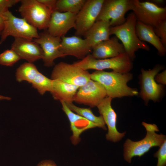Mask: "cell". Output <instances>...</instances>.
I'll return each mask as SVG.
<instances>
[{"label": "cell", "mask_w": 166, "mask_h": 166, "mask_svg": "<svg viewBox=\"0 0 166 166\" xmlns=\"http://www.w3.org/2000/svg\"><path fill=\"white\" fill-rule=\"evenodd\" d=\"M33 41L40 46L43 51L42 60L44 65L46 67L52 66L54 65L55 59L66 56L61 49V38L51 35L47 30L39 34V38Z\"/></svg>", "instance_id": "12"}, {"label": "cell", "mask_w": 166, "mask_h": 166, "mask_svg": "<svg viewBox=\"0 0 166 166\" xmlns=\"http://www.w3.org/2000/svg\"><path fill=\"white\" fill-rule=\"evenodd\" d=\"M151 2L160 6L162 5L164 2L163 0H153Z\"/></svg>", "instance_id": "34"}, {"label": "cell", "mask_w": 166, "mask_h": 166, "mask_svg": "<svg viewBox=\"0 0 166 166\" xmlns=\"http://www.w3.org/2000/svg\"><path fill=\"white\" fill-rule=\"evenodd\" d=\"M38 2L48 8L52 12L55 10L57 0H38Z\"/></svg>", "instance_id": "32"}, {"label": "cell", "mask_w": 166, "mask_h": 166, "mask_svg": "<svg viewBox=\"0 0 166 166\" xmlns=\"http://www.w3.org/2000/svg\"><path fill=\"white\" fill-rule=\"evenodd\" d=\"M4 27V23L3 19L0 16V35H1Z\"/></svg>", "instance_id": "35"}, {"label": "cell", "mask_w": 166, "mask_h": 166, "mask_svg": "<svg viewBox=\"0 0 166 166\" xmlns=\"http://www.w3.org/2000/svg\"><path fill=\"white\" fill-rule=\"evenodd\" d=\"M21 59L12 49H7L0 54V65L12 66Z\"/></svg>", "instance_id": "27"}, {"label": "cell", "mask_w": 166, "mask_h": 166, "mask_svg": "<svg viewBox=\"0 0 166 166\" xmlns=\"http://www.w3.org/2000/svg\"><path fill=\"white\" fill-rule=\"evenodd\" d=\"M20 2L19 0H0V15Z\"/></svg>", "instance_id": "30"}, {"label": "cell", "mask_w": 166, "mask_h": 166, "mask_svg": "<svg viewBox=\"0 0 166 166\" xmlns=\"http://www.w3.org/2000/svg\"><path fill=\"white\" fill-rule=\"evenodd\" d=\"M18 11L29 24L37 29H47L52 11L38 0H21Z\"/></svg>", "instance_id": "6"}, {"label": "cell", "mask_w": 166, "mask_h": 166, "mask_svg": "<svg viewBox=\"0 0 166 166\" xmlns=\"http://www.w3.org/2000/svg\"><path fill=\"white\" fill-rule=\"evenodd\" d=\"M68 108L72 111L83 117L91 122L96 124L97 127L106 130L105 123L102 117L95 116L90 108H81L76 106L73 102L65 103Z\"/></svg>", "instance_id": "23"}, {"label": "cell", "mask_w": 166, "mask_h": 166, "mask_svg": "<svg viewBox=\"0 0 166 166\" xmlns=\"http://www.w3.org/2000/svg\"><path fill=\"white\" fill-rule=\"evenodd\" d=\"M73 64L86 70L110 69L113 71L122 73H129L133 68L132 61L125 53L114 57L102 59H95L90 54Z\"/></svg>", "instance_id": "4"}, {"label": "cell", "mask_w": 166, "mask_h": 166, "mask_svg": "<svg viewBox=\"0 0 166 166\" xmlns=\"http://www.w3.org/2000/svg\"><path fill=\"white\" fill-rule=\"evenodd\" d=\"M137 19L133 12L128 14L125 22L119 26L111 27V35H114L121 42L125 53L132 61L135 58V52L140 49L146 51L150 48L144 42L140 41L136 31Z\"/></svg>", "instance_id": "3"}, {"label": "cell", "mask_w": 166, "mask_h": 166, "mask_svg": "<svg viewBox=\"0 0 166 166\" xmlns=\"http://www.w3.org/2000/svg\"><path fill=\"white\" fill-rule=\"evenodd\" d=\"M134 6V0H104L96 21L109 22L111 27L121 25L126 20V13L132 10Z\"/></svg>", "instance_id": "7"}, {"label": "cell", "mask_w": 166, "mask_h": 166, "mask_svg": "<svg viewBox=\"0 0 166 166\" xmlns=\"http://www.w3.org/2000/svg\"><path fill=\"white\" fill-rule=\"evenodd\" d=\"M31 84L32 87L36 89L40 94L43 95L46 92H51L52 80L48 78L39 72Z\"/></svg>", "instance_id": "26"}, {"label": "cell", "mask_w": 166, "mask_h": 166, "mask_svg": "<svg viewBox=\"0 0 166 166\" xmlns=\"http://www.w3.org/2000/svg\"><path fill=\"white\" fill-rule=\"evenodd\" d=\"M142 124L146 131L145 137L140 140L134 141L127 139L123 144L124 158L127 163H130L134 156L140 158L148 152L152 147H159L166 140V136L158 134L156 132L159 131L155 124H148L143 121Z\"/></svg>", "instance_id": "2"}, {"label": "cell", "mask_w": 166, "mask_h": 166, "mask_svg": "<svg viewBox=\"0 0 166 166\" xmlns=\"http://www.w3.org/2000/svg\"><path fill=\"white\" fill-rule=\"evenodd\" d=\"M79 87L58 80H52L50 92L53 98L65 103L73 102Z\"/></svg>", "instance_id": "22"}, {"label": "cell", "mask_w": 166, "mask_h": 166, "mask_svg": "<svg viewBox=\"0 0 166 166\" xmlns=\"http://www.w3.org/2000/svg\"><path fill=\"white\" fill-rule=\"evenodd\" d=\"M104 0H86L77 14L74 29L75 35L84 36L96 22Z\"/></svg>", "instance_id": "11"}, {"label": "cell", "mask_w": 166, "mask_h": 166, "mask_svg": "<svg viewBox=\"0 0 166 166\" xmlns=\"http://www.w3.org/2000/svg\"><path fill=\"white\" fill-rule=\"evenodd\" d=\"M0 16L2 18L4 23V29L1 34L0 44L9 36L30 40L39 38L37 29L23 18L15 17L9 10Z\"/></svg>", "instance_id": "5"}, {"label": "cell", "mask_w": 166, "mask_h": 166, "mask_svg": "<svg viewBox=\"0 0 166 166\" xmlns=\"http://www.w3.org/2000/svg\"><path fill=\"white\" fill-rule=\"evenodd\" d=\"M132 78V74L129 72L122 73L113 71L96 70L90 73L91 79L100 84L104 88L107 97L112 99L139 94L136 89L127 85Z\"/></svg>", "instance_id": "1"}, {"label": "cell", "mask_w": 166, "mask_h": 166, "mask_svg": "<svg viewBox=\"0 0 166 166\" xmlns=\"http://www.w3.org/2000/svg\"><path fill=\"white\" fill-rule=\"evenodd\" d=\"M112 99L106 97L98 105V111L108 128L105 136L108 140L117 142L121 140L125 136L126 132H120L117 128V115L111 106Z\"/></svg>", "instance_id": "14"}, {"label": "cell", "mask_w": 166, "mask_h": 166, "mask_svg": "<svg viewBox=\"0 0 166 166\" xmlns=\"http://www.w3.org/2000/svg\"><path fill=\"white\" fill-rule=\"evenodd\" d=\"M52 80H58L80 87L91 79L90 73L73 64L61 62L55 65L52 71Z\"/></svg>", "instance_id": "9"}, {"label": "cell", "mask_w": 166, "mask_h": 166, "mask_svg": "<svg viewBox=\"0 0 166 166\" xmlns=\"http://www.w3.org/2000/svg\"><path fill=\"white\" fill-rule=\"evenodd\" d=\"M136 31L137 37L140 41L147 42L152 45L157 49L160 56L165 55L166 48L161 42L159 38L155 34L153 27L137 20Z\"/></svg>", "instance_id": "21"}, {"label": "cell", "mask_w": 166, "mask_h": 166, "mask_svg": "<svg viewBox=\"0 0 166 166\" xmlns=\"http://www.w3.org/2000/svg\"><path fill=\"white\" fill-rule=\"evenodd\" d=\"M106 97L105 91L102 86L98 82L90 79L79 87L73 101L93 108L97 107Z\"/></svg>", "instance_id": "13"}, {"label": "cell", "mask_w": 166, "mask_h": 166, "mask_svg": "<svg viewBox=\"0 0 166 166\" xmlns=\"http://www.w3.org/2000/svg\"><path fill=\"white\" fill-rule=\"evenodd\" d=\"M164 69L162 65L157 64L152 69L145 70L142 68L140 77V96L145 105L150 100L157 101L164 91L163 85L158 84L155 80L156 75Z\"/></svg>", "instance_id": "8"}, {"label": "cell", "mask_w": 166, "mask_h": 166, "mask_svg": "<svg viewBox=\"0 0 166 166\" xmlns=\"http://www.w3.org/2000/svg\"><path fill=\"white\" fill-rule=\"evenodd\" d=\"M60 102L62 105V109L70 122L71 130L73 132L71 140L73 144H76L80 141V135L84 131L97 126L85 118L73 113L68 108L65 102Z\"/></svg>", "instance_id": "19"}, {"label": "cell", "mask_w": 166, "mask_h": 166, "mask_svg": "<svg viewBox=\"0 0 166 166\" xmlns=\"http://www.w3.org/2000/svg\"><path fill=\"white\" fill-rule=\"evenodd\" d=\"M37 166H57V165L52 160H45L40 162Z\"/></svg>", "instance_id": "33"}, {"label": "cell", "mask_w": 166, "mask_h": 166, "mask_svg": "<svg viewBox=\"0 0 166 166\" xmlns=\"http://www.w3.org/2000/svg\"><path fill=\"white\" fill-rule=\"evenodd\" d=\"M76 14L69 12L53 11L47 30L51 35L61 38L71 29L74 28Z\"/></svg>", "instance_id": "15"}, {"label": "cell", "mask_w": 166, "mask_h": 166, "mask_svg": "<svg viewBox=\"0 0 166 166\" xmlns=\"http://www.w3.org/2000/svg\"><path fill=\"white\" fill-rule=\"evenodd\" d=\"M11 45V49L19 56L21 59L33 63L43 59V51L40 46L33 40L15 38Z\"/></svg>", "instance_id": "16"}, {"label": "cell", "mask_w": 166, "mask_h": 166, "mask_svg": "<svg viewBox=\"0 0 166 166\" xmlns=\"http://www.w3.org/2000/svg\"><path fill=\"white\" fill-rule=\"evenodd\" d=\"M11 98L10 97L0 95V100H10Z\"/></svg>", "instance_id": "36"}, {"label": "cell", "mask_w": 166, "mask_h": 166, "mask_svg": "<svg viewBox=\"0 0 166 166\" xmlns=\"http://www.w3.org/2000/svg\"><path fill=\"white\" fill-rule=\"evenodd\" d=\"M61 48L66 55H70L82 60L90 54L92 48L86 40L80 36H63L61 38Z\"/></svg>", "instance_id": "17"}, {"label": "cell", "mask_w": 166, "mask_h": 166, "mask_svg": "<svg viewBox=\"0 0 166 166\" xmlns=\"http://www.w3.org/2000/svg\"><path fill=\"white\" fill-rule=\"evenodd\" d=\"M156 82L162 85L166 84V70H164L160 73H157L155 77Z\"/></svg>", "instance_id": "31"}, {"label": "cell", "mask_w": 166, "mask_h": 166, "mask_svg": "<svg viewBox=\"0 0 166 166\" xmlns=\"http://www.w3.org/2000/svg\"><path fill=\"white\" fill-rule=\"evenodd\" d=\"M110 27L109 22L97 21L85 33V39L92 48L97 44L110 38Z\"/></svg>", "instance_id": "20"}, {"label": "cell", "mask_w": 166, "mask_h": 166, "mask_svg": "<svg viewBox=\"0 0 166 166\" xmlns=\"http://www.w3.org/2000/svg\"><path fill=\"white\" fill-rule=\"evenodd\" d=\"M154 156L157 159L156 166H166V140L154 154Z\"/></svg>", "instance_id": "29"}, {"label": "cell", "mask_w": 166, "mask_h": 166, "mask_svg": "<svg viewBox=\"0 0 166 166\" xmlns=\"http://www.w3.org/2000/svg\"><path fill=\"white\" fill-rule=\"evenodd\" d=\"M124 53L125 52L123 45L114 36L95 45L90 54L95 59H102L114 57Z\"/></svg>", "instance_id": "18"}, {"label": "cell", "mask_w": 166, "mask_h": 166, "mask_svg": "<svg viewBox=\"0 0 166 166\" xmlns=\"http://www.w3.org/2000/svg\"><path fill=\"white\" fill-rule=\"evenodd\" d=\"M132 10L137 20L153 27L166 20V7L159 6L151 1L134 0Z\"/></svg>", "instance_id": "10"}, {"label": "cell", "mask_w": 166, "mask_h": 166, "mask_svg": "<svg viewBox=\"0 0 166 166\" xmlns=\"http://www.w3.org/2000/svg\"><path fill=\"white\" fill-rule=\"evenodd\" d=\"M39 72L36 66L33 63L25 62L17 69L15 76L16 81L20 82L26 81L31 83Z\"/></svg>", "instance_id": "24"}, {"label": "cell", "mask_w": 166, "mask_h": 166, "mask_svg": "<svg viewBox=\"0 0 166 166\" xmlns=\"http://www.w3.org/2000/svg\"><path fill=\"white\" fill-rule=\"evenodd\" d=\"M154 32L159 38L165 47H166V20H164L153 27Z\"/></svg>", "instance_id": "28"}, {"label": "cell", "mask_w": 166, "mask_h": 166, "mask_svg": "<svg viewBox=\"0 0 166 166\" xmlns=\"http://www.w3.org/2000/svg\"><path fill=\"white\" fill-rule=\"evenodd\" d=\"M86 1V0H57L55 10L77 14Z\"/></svg>", "instance_id": "25"}]
</instances>
